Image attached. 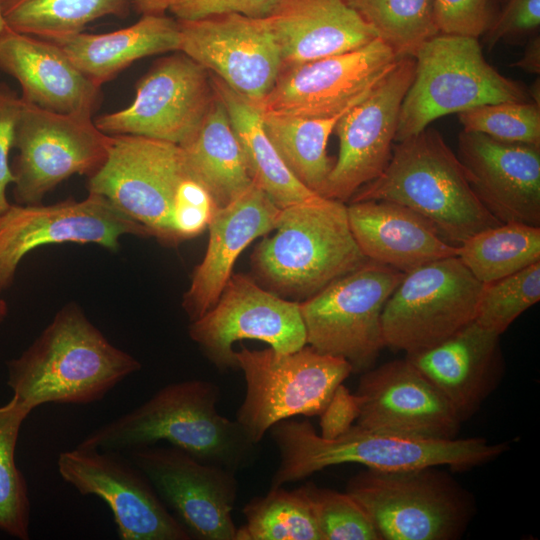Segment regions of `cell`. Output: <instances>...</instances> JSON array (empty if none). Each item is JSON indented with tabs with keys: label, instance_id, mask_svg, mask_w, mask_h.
Here are the masks:
<instances>
[{
	"label": "cell",
	"instance_id": "obj_24",
	"mask_svg": "<svg viewBox=\"0 0 540 540\" xmlns=\"http://www.w3.org/2000/svg\"><path fill=\"white\" fill-rule=\"evenodd\" d=\"M280 212L254 183L237 199L215 210L208 225L207 250L183 296L182 306L191 321L215 305L238 256L255 238L276 228Z\"/></svg>",
	"mask_w": 540,
	"mask_h": 540
},
{
	"label": "cell",
	"instance_id": "obj_40",
	"mask_svg": "<svg viewBox=\"0 0 540 540\" xmlns=\"http://www.w3.org/2000/svg\"><path fill=\"white\" fill-rule=\"evenodd\" d=\"M217 208L208 189L195 176L183 179L177 188L171 213L177 242L201 234L208 228Z\"/></svg>",
	"mask_w": 540,
	"mask_h": 540
},
{
	"label": "cell",
	"instance_id": "obj_39",
	"mask_svg": "<svg viewBox=\"0 0 540 540\" xmlns=\"http://www.w3.org/2000/svg\"><path fill=\"white\" fill-rule=\"evenodd\" d=\"M466 132L493 139L540 146V106L534 102H498L458 114Z\"/></svg>",
	"mask_w": 540,
	"mask_h": 540
},
{
	"label": "cell",
	"instance_id": "obj_27",
	"mask_svg": "<svg viewBox=\"0 0 540 540\" xmlns=\"http://www.w3.org/2000/svg\"><path fill=\"white\" fill-rule=\"evenodd\" d=\"M347 214L363 255L404 274L459 255L458 245L445 240L433 224L400 204L382 200L350 202Z\"/></svg>",
	"mask_w": 540,
	"mask_h": 540
},
{
	"label": "cell",
	"instance_id": "obj_36",
	"mask_svg": "<svg viewBox=\"0 0 540 540\" xmlns=\"http://www.w3.org/2000/svg\"><path fill=\"white\" fill-rule=\"evenodd\" d=\"M30 413L13 396L0 406V532L20 540L30 537L31 504L15 450L22 423Z\"/></svg>",
	"mask_w": 540,
	"mask_h": 540
},
{
	"label": "cell",
	"instance_id": "obj_45",
	"mask_svg": "<svg viewBox=\"0 0 540 540\" xmlns=\"http://www.w3.org/2000/svg\"><path fill=\"white\" fill-rule=\"evenodd\" d=\"M359 414L358 400L343 383L334 391L327 405L320 413V436L336 438L349 430Z\"/></svg>",
	"mask_w": 540,
	"mask_h": 540
},
{
	"label": "cell",
	"instance_id": "obj_4",
	"mask_svg": "<svg viewBox=\"0 0 540 540\" xmlns=\"http://www.w3.org/2000/svg\"><path fill=\"white\" fill-rule=\"evenodd\" d=\"M367 200L413 210L454 245L501 223L475 195L458 156L431 127L398 142L382 174L349 201Z\"/></svg>",
	"mask_w": 540,
	"mask_h": 540
},
{
	"label": "cell",
	"instance_id": "obj_28",
	"mask_svg": "<svg viewBox=\"0 0 540 540\" xmlns=\"http://www.w3.org/2000/svg\"><path fill=\"white\" fill-rule=\"evenodd\" d=\"M72 63L99 86L144 57L180 50V25L164 14L142 15L133 25L108 33L81 32L60 40Z\"/></svg>",
	"mask_w": 540,
	"mask_h": 540
},
{
	"label": "cell",
	"instance_id": "obj_29",
	"mask_svg": "<svg viewBox=\"0 0 540 540\" xmlns=\"http://www.w3.org/2000/svg\"><path fill=\"white\" fill-rule=\"evenodd\" d=\"M211 79L240 142L253 183L281 209L320 196L284 164L265 131L259 107L212 74Z\"/></svg>",
	"mask_w": 540,
	"mask_h": 540
},
{
	"label": "cell",
	"instance_id": "obj_26",
	"mask_svg": "<svg viewBox=\"0 0 540 540\" xmlns=\"http://www.w3.org/2000/svg\"><path fill=\"white\" fill-rule=\"evenodd\" d=\"M265 19L283 68L349 52L377 38L347 0H276Z\"/></svg>",
	"mask_w": 540,
	"mask_h": 540
},
{
	"label": "cell",
	"instance_id": "obj_35",
	"mask_svg": "<svg viewBox=\"0 0 540 540\" xmlns=\"http://www.w3.org/2000/svg\"><path fill=\"white\" fill-rule=\"evenodd\" d=\"M245 524L235 540H321L309 505L299 488H270L243 508Z\"/></svg>",
	"mask_w": 540,
	"mask_h": 540
},
{
	"label": "cell",
	"instance_id": "obj_44",
	"mask_svg": "<svg viewBox=\"0 0 540 540\" xmlns=\"http://www.w3.org/2000/svg\"><path fill=\"white\" fill-rule=\"evenodd\" d=\"M21 104V97L6 83L0 82V217L11 205L6 195L8 185L14 182L9 153L13 148Z\"/></svg>",
	"mask_w": 540,
	"mask_h": 540
},
{
	"label": "cell",
	"instance_id": "obj_22",
	"mask_svg": "<svg viewBox=\"0 0 540 540\" xmlns=\"http://www.w3.org/2000/svg\"><path fill=\"white\" fill-rule=\"evenodd\" d=\"M457 156L475 195L499 222L540 226V146L461 131Z\"/></svg>",
	"mask_w": 540,
	"mask_h": 540
},
{
	"label": "cell",
	"instance_id": "obj_42",
	"mask_svg": "<svg viewBox=\"0 0 540 540\" xmlns=\"http://www.w3.org/2000/svg\"><path fill=\"white\" fill-rule=\"evenodd\" d=\"M539 25L540 0H503L484 34L485 42L492 48L502 40L535 32Z\"/></svg>",
	"mask_w": 540,
	"mask_h": 540
},
{
	"label": "cell",
	"instance_id": "obj_14",
	"mask_svg": "<svg viewBox=\"0 0 540 540\" xmlns=\"http://www.w3.org/2000/svg\"><path fill=\"white\" fill-rule=\"evenodd\" d=\"M124 235L151 237L143 225L99 194L49 205L11 204L0 217V293L12 284L18 265L33 249L72 242L116 252Z\"/></svg>",
	"mask_w": 540,
	"mask_h": 540
},
{
	"label": "cell",
	"instance_id": "obj_41",
	"mask_svg": "<svg viewBox=\"0 0 540 540\" xmlns=\"http://www.w3.org/2000/svg\"><path fill=\"white\" fill-rule=\"evenodd\" d=\"M433 13L439 34L478 39L492 23L493 0H433Z\"/></svg>",
	"mask_w": 540,
	"mask_h": 540
},
{
	"label": "cell",
	"instance_id": "obj_19",
	"mask_svg": "<svg viewBox=\"0 0 540 540\" xmlns=\"http://www.w3.org/2000/svg\"><path fill=\"white\" fill-rule=\"evenodd\" d=\"M414 71L413 57L400 58L360 102L338 119L334 131L339 138V154L322 197L349 201L358 189L385 170Z\"/></svg>",
	"mask_w": 540,
	"mask_h": 540
},
{
	"label": "cell",
	"instance_id": "obj_17",
	"mask_svg": "<svg viewBox=\"0 0 540 540\" xmlns=\"http://www.w3.org/2000/svg\"><path fill=\"white\" fill-rule=\"evenodd\" d=\"M190 338L216 367L237 368L233 344L242 339L265 342L280 353L307 344L300 303L260 287L244 274H232L218 301L191 321Z\"/></svg>",
	"mask_w": 540,
	"mask_h": 540
},
{
	"label": "cell",
	"instance_id": "obj_16",
	"mask_svg": "<svg viewBox=\"0 0 540 540\" xmlns=\"http://www.w3.org/2000/svg\"><path fill=\"white\" fill-rule=\"evenodd\" d=\"M128 453L191 539L235 540L236 473L172 445H150Z\"/></svg>",
	"mask_w": 540,
	"mask_h": 540
},
{
	"label": "cell",
	"instance_id": "obj_37",
	"mask_svg": "<svg viewBox=\"0 0 540 540\" xmlns=\"http://www.w3.org/2000/svg\"><path fill=\"white\" fill-rule=\"evenodd\" d=\"M299 490L308 502L321 540H381L367 511L347 492L310 482Z\"/></svg>",
	"mask_w": 540,
	"mask_h": 540
},
{
	"label": "cell",
	"instance_id": "obj_8",
	"mask_svg": "<svg viewBox=\"0 0 540 540\" xmlns=\"http://www.w3.org/2000/svg\"><path fill=\"white\" fill-rule=\"evenodd\" d=\"M234 358L246 384L236 420L255 444L279 421L320 415L335 389L353 372L345 359L306 345L290 353L241 345Z\"/></svg>",
	"mask_w": 540,
	"mask_h": 540
},
{
	"label": "cell",
	"instance_id": "obj_15",
	"mask_svg": "<svg viewBox=\"0 0 540 540\" xmlns=\"http://www.w3.org/2000/svg\"><path fill=\"white\" fill-rule=\"evenodd\" d=\"M122 452L78 444L57 459L61 478L110 508L122 540H190L144 473Z\"/></svg>",
	"mask_w": 540,
	"mask_h": 540
},
{
	"label": "cell",
	"instance_id": "obj_2",
	"mask_svg": "<svg viewBox=\"0 0 540 540\" xmlns=\"http://www.w3.org/2000/svg\"><path fill=\"white\" fill-rule=\"evenodd\" d=\"M219 387L205 380L170 383L131 411L99 426L79 444L129 451L165 441L195 458L234 473L257 456L237 420L217 410Z\"/></svg>",
	"mask_w": 540,
	"mask_h": 540
},
{
	"label": "cell",
	"instance_id": "obj_38",
	"mask_svg": "<svg viewBox=\"0 0 540 540\" xmlns=\"http://www.w3.org/2000/svg\"><path fill=\"white\" fill-rule=\"evenodd\" d=\"M540 300V261L484 284L475 321L499 335Z\"/></svg>",
	"mask_w": 540,
	"mask_h": 540
},
{
	"label": "cell",
	"instance_id": "obj_21",
	"mask_svg": "<svg viewBox=\"0 0 540 540\" xmlns=\"http://www.w3.org/2000/svg\"><path fill=\"white\" fill-rule=\"evenodd\" d=\"M355 395V424L373 430L434 438H457L461 421L436 387L407 359L366 371Z\"/></svg>",
	"mask_w": 540,
	"mask_h": 540
},
{
	"label": "cell",
	"instance_id": "obj_11",
	"mask_svg": "<svg viewBox=\"0 0 540 540\" xmlns=\"http://www.w3.org/2000/svg\"><path fill=\"white\" fill-rule=\"evenodd\" d=\"M104 164L87 177L88 193L105 197L152 237L177 244L171 213L181 181L194 176L179 145L134 135H110Z\"/></svg>",
	"mask_w": 540,
	"mask_h": 540
},
{
	"label": "cell",
	"instance_id": "obj_5",
	"mask_svg": "<svg viewBox=\"0 0 540 540\" xmlns=\"http://www.w3.org/2000/svg\"><path fill=\"white\" fill-rule=\"evenodd\" d=\"M274 230L254 250L252 264L283 295L307 299L368 260L339 200L317 196L285 207Z\"/></svg>",
	"mask_w": 540,
	"mask_h": 540
},
{
	"label": "cell",
	"instance_id": "obj_6",
	"mask_svg": "<svg viewBox=\"0 0 540 540\" xmlns=\"http://www.w3.org/2000/svg\"><path fill=\"white\" fill-rule=\"evenodd\" d=\"M413 58L414 78L401 105L397 142L449 114L491 103L531 101L521 83L486 61L477 38L438 34Z\"/></svg>",
	"mask_w": 540,
	"mask_h": 540
},
{
	"label": "cell",
	"instance_id": "obj_49",
	"mask_svg": "<svg viewBox=\"0 0 540 540\" xmlns=\"http://www.w3.org/2000/svg\"><path fill=\"white\" fill-rule=\"evenodd\" d=\"M7 313H8V306L5 300H3L0 297V323H2L5 320Z\"/></svg>",
	"mask_w": 540,
	"mask_h": 540
},
{
	"label": "cell",
	"instance_id": "obj_23",
	"mask_svg": "<svg viewBox=\"0 0 540 540\" xmlns=\"http://www.w3.org/2000/svg\"><path fill=\"white\" fill-rule=\"evenodd\" d=\"M0 71L18 81L24 102L47 111L93 117L101 102V86L59 45L8 26L0 33Z\"/></svg>",
	"mask_w": 540,
	"mask_h": 540
},
{
	"label": "cell",
	"instance_id": "obj_31",
	"mask_svg": "<svg viewBox=\"0 0 540 540\" xmlns=\"http://www.w3.org/2000/svg\"><path fill=\"white\" fill-rule=\"evenodd\" d=\"M342 114L307 118L262 113L265 131L284 164L296 179L320 196L334 165L327 155L328 139Z\"/></svg>",
	"mask_w": 540,
	"mask_h": 540
},
{
	"label": "cell",
	"instance_id": "obj_33",
	"mask_svg": "<svg viewBox=\"0 0 540 540\" xmlns=\"http://www.w3.org/2000/svg\"><path fill=\"white\" fill-rule=\"evenodd\" d=\"M458 246L462 263L477 280L489 284L540 261V226L500 223Z\"/></svg>",
	"mask_w": 540,
	"mask_h": 540
},
{
	"label": "cell",
	"instance_id": "obj_1",
	"mask_svg": "<svg viewBox=\"0 0 540 540\" xmlns=\"http://www.w3.org/2000/svg\"><path fill=\"white\" fill-rule=\"evenodd\" d=\"M6 365L12 396L30 411L46 403L100 401L141 369V363L114 346L75 302L65 304Z\"/></svg>",
	"mask_w": 540,
	"mask_h": 540
},
{
	"label": "cell",
	"instance_id": "obj_25",
	"mask_svg": "<svg viewBox=\"0 0 540 540\" xmlns=\"http://www.w3.org/2000/svg\"><path fill=\"white\" fill-rule=\"evenodd\" d=\"M499 338V334L473 321L441 343L406 358L463 422L499 384L503 371Z\"/></svg>",
	"mask_w": 540,
	"mask_h": 540
},
{
	"label": "cell",
	"instance_id": "obj_50",
	"mask_svg": "<svg viewBox=\"0 0 540 540\" xmlns=\"http://www.w3.org/2000/svg\"><path fill=\"white\" fill-rule=\"evenodd\" d=\"M6 23L4 21V18H3V14H2V8H1V0H0V33L3 31V29L6 27Z\"/></svg>",
	"mask_w": 540,
	"mask_h": 540
},
{
	"label": "cell",
	"instance_id": "obj_46",
	"mask_svg": "<svg viewBox=\"0 0 540 540\" xmlns=\"http://www.w3.org/2000/svg\"><path fill=\"white\" fill-rule=\"evenodd\" d=\"M512 66L532 74L540 72V37H533L527 44L523 56Z\"/></svg>",
	"mask_w": 540,
	"mask_h": 540
},
{
	"label": "cell",
	"instance_id": "obj_30",
	"mask_svg": "<svg viewBox=\"0 0 540 540\" xmlns=\"http://www.w3.org/2000/svg\"><path fill=\"white\" fill-rule=\"evenodd\" d=\"M181 147L194 176L208 189L218 208L253 185L242 147L216 92L198 131Z\"/></svg>",
	"mask_w": 540,
	"mask_h": 540
},
{
	"label": "cell",
	"instance_id": "obj_13",
	"mask_svg": "<svg viewBox=\"0 0 540 540\" xmlns=\"http://www.w3.org/2000/svg\"><path fill=\"white\" fill-rule=\"evenodd\" d=\"M214 98L210 72L176 51L139 79L130 105L93 120L107 135L142 136L183 146L198 131Z\"/></svg>",
	"mask_w": 540,
	"mask_h": 540
},
{
	"label": "cell",
	"instance_id": "obj_18",
	"mask_svg": "<svg viewBox=\"0 0 540 540\" xmlns=\"http://www.w3.org/2000/svg\"><path fill=\"white\" fill-rule=\"evenodd\" d=\"M399 59L375 38L349 52L283 68L270 92L256 105L262 113L334 117L360 102Z\"/></svg>",
	"mask_w": 540,
	"mask_h": 540
},
{
	"label": "cell",
	"instance_id": "obj_10",
	"mask_svg": "<svg viewBox=\"0 0 540 540\" xmlns=\"http://www.w3.org/2000/svg\"><path fill=\"white\" fill-rule=\"evenodd\" d=\"M483 288L458 256L405 273L383 308L384 345L408 355L441 343L475 321Z\"/></svg>",
	"mask_w": 540,
	"mask_h": 540
},
{
	"label": "cell",
	"instance_id": "obj_12",
	"mask_svg": "<svg viewBox=\"0 0 540 540\" xmlns=\"http://www.w3.org/2000/svg\"><path fill=\"white\" fill-rule=\"evenodd\" d=\"M110 139L92 116L51 112L22 100L11 166L16 204H40L67 178L94 174L108 156Z\"/></svg>",
	"mask_w": 540,
	"mask_h": 540
},
{
	"label": "cell",
	"instance_id": "obj_32",
	"mask_svg": "<svg viewBox=\"0 0 540 540\" xmlns=\"http://www.w3.org/2000/svg\"><path fill=\"white\" fill-rule=\"evenodd\" d=\"M130 0H1L6 25L49 41L81 32L106 16L126 17Z\"/></svg>",
	"mask_w": 540,
	"mask_h": 540
},
{
	"label": "cell",
	"instance_id": "obj_43",
	"mask_svg": "<svg viewBox=\"0 0 540 540\" xmlns=\"http://www.w3.org/2000/svg\"><path fill=\"white\" fill-rule=\"evenodd\" d=\"M276 0H172L169 11L179 21H193L225 14L265 18Z\"/></svg>",
	"mask_w": 540,
	"mask_h": 540
},
{
	"label": "cell",
	"instance_id": "obj_3",
	"mask_svg": "<svg viewBox=\"0 0 540 540\" xmlns=\"http://www.w3.org/2000/svg\"><path fill=\"white\" fill-rule=\"evenodd\" d=\"M269 431L280 462L270 488L297 482L327 467L361 464L368 469L395 471L447 465L469 469L495 460L508 446L481 437L434 439L353 425L342 435L326 439L308 420H282Z\"/></svg>",
	"mask_w": 540,
	"mask_h": 540
},
{
	"label": "cell",
	"instance_id": "obj_47",
	"mask_svg": "<svg viewBox=\"0 0 540 540\" xmlns=\"http://www.w3.org/2000/svg\"><path fill=\"white\" fill-rule=\"evenodd\" d=\"M172 0H130L131 6L142 15L164 14Z\"/></svg>",
	"mask_w": 540,
	"mask_h": 540
},
{
	"label": "cell",
	"instance_id": "obj_20",
	"mask_svg": "<svg viewBox=\"0 0 540 540\" xmlns=\"http://www.w3.org/2000/svg\"><path fill=\"white\" fill-rule=\"evenodd\" d=\"M179 25V51L233 91L255 104L270 92L283 65L265 18L225 14Z\"/></svg>",
	"mask_w": 540,
	"mask_h": 540
},
{
	"label": "cell",
	"instance_id": "obj_7",
	"mask_svg": "<svg viewBox=\"0 0 540 540\" xmlns=\"http://www.w3.org/2000/svg\"><path fill=\"white\" fill-rule=\"evenodd\" d=\"M346 492L367 511L381 540H455L474 512L470 494L436 466L367 468L349 480Z\"/></svg>",
	"mask_w": 540,
	"mask_h": 540
},
{
	"label": "cell",
	"instance_id": "obj_48",
	"mask_svg": "<svg viewBox=\"0 0 540 540\" xmlns=\"http://www.w3.org/2000/svg\"><path fill=\"white\" fill-rule=\"evenodd\" d=\"M527 92L529 94V97L532 102L540 106V84H539V78L532 83V85L527 89Z\"/></svg>",
	"mask_w": 540,
	"mask_h": 540
},
{
	"label": "cell",
	"instance_id": "obj_34",
	"mask_svg": "<svg viewBox=\"0 0 540 540\" xmlns=\"http://www.w3.org/2000/svg\"><path fill=\"white\" fill-rule=\"evenodd\" d=\"M398 58L414 57L438 35L433 0H347Z\"/></svg>",
	"mask_w": 540,
	"mask_h": 540
},
{
	"label": "cell",
	"instance_id": "obj_9",
	"mask_svg": "<svg viewBox=\"0 0 540 540\" xmlns=\"http://www.w3.org/2000/svg\"><path fill=\"white\" fill-rule=\"evenodd\" d=\"M404 273L366 260L300 303L306 342L345 359L353 371L368 369L385 346L383 308Z\"/></svg>",
	"mask_w": 540,
	"mask_h": 540
}]
</instances>
